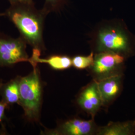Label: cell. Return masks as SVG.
Returning a JSON list of instances; mask_svg holds the SVG:
<instances>
[{
  "mask_svg": "<svg viewBox=\"0 0 135 135\" xmlns=\"http://www.w3.org/2000/svg\"><path fill=\"white\" fill-rule=\"evenodd\" d=\"M91 52H110L126 59L135 56V35L121 19L104 20L97 25L90 34Z\"/></svg>",
  "mask_w": 135,
  "mask_h": 135,
  "instance_id": "cell-1",
  "label": "cell"
},
{
  "mask_svg": "<svg viewBox=\"0 0 135 135\" xmlns=\"http://www.w3.org/2000/svg\"><path fill=\"white\" fill-rule=\"evenodd\" d=\"M6 17L19 32L20 36L33 50L42 53L46 48L44 40L45 19L48 15L38 10L34 4L10 5L5 12Z\"/></svg>",
  "mask_w": 135,
  "mask_h": 135,
  "instance_id": "cell-2",
  "label": "cell"
},
{
  "mask_svg": "<svg viewBox=\"0 0 135 135\" xmlns=\"http://www.w3.org/2000/svg\"><path fill=\"white\" fill-rule=\"evenodd\" d=\"M32 67V71L28 75L21 76L19 105L23 109L25 119L37 123L41 117L44 85L38 65Z\"/></svg>",
  "mask_w": 135,
  "mask_h": 135,
  "instance_id": "cell-3",
  "label": "cell"
},
{
  "mask_svg": "<svg viewBox=\"0 0 135 135\" xmlns=\"http://www.w3.org/2000/svg\"><path fill=\"white\" fill-rule=\"evenodd\" d=\"M127 60L120 55L113 53L95 54L93 63L87 70L93 80L99 82L108 78L124 74Z\"/></svg>",
  "mask_w": 135,
  "mask_h": 135,
  "instance_id": "cell-4",
  "label": "cell"
},
{
  "mask_svg": "<svg viewBox=\"0 0 135 135\" xmlns=\"http://www.w3.org/2000/svg\"><path fill=\"white\" fill-rule=\"evenodd\" d=\"M27 44L21 36L14 38L0 34V67H8L21 62H29Z\"/></svg>",
  "mask_w": 135,
  "mask_h": 135,
  "instance_id": "cell-5",
  "label": "cell"
},
{
  "mask_svg": "<svg viewBox=\"0 0 135 135\" xmlns=\"http://www.w3.org/2000/svg\"><path fill=\"white\" fill-rule=\"evenodd\" d=\"M94 118L84 120L77 117L60 122L53 129H45L41 134L47 135H96L98 128Z\"/></svg>",
  "mask_w": 135,
  "mask_h": 135,
  "instance_id": "cell-6",
  "label": "cell"
},
{
  "mask_svg": "<svg viewBox=\"0 0 135 135\" xmlns=\"http://www.w3.org/2000/svg\"><path fill=\"white\" fill-rule=\"evenodd\" d=\"M76 103L81 111L94 118L103 107L98 82L93 80L86 86L82 88L76 97Z\"/></svg>",
  "mask_w": 135,
  "mask_h": 135,
  "instance_id": "cell-7",
  "label": "cell"
},
{
  "mask_svg": "<svg viewBox=\"0 0 135 135\" xmlns=\"http://www.w3.org/2000/svg\"><path fill=\"white\" fill-rule=\"evenodd\" d=\"M125 74L117 75L98 82L103 107L108 108L120 96L123 88Z\"/></svg>",
  "mask_w": 135,
  "mask_h": 135,
  "instance_id": "cell-8",
  "label": "cell"
},
{
  "mask_svg": "<svg viewBox=\"0 0 135 135\" xmlns=\"http://www.w3.org/2000/svg\"><path fill=\"white\" fill-rule=\"evenodd\" d=\"M42 53L37 50H33L32 57L29 58V63L32 66L38 64H46L52 69L62 71L67 70L72 66V58L66 55H52L48 58H41Z\"/></svg>",
  "mask_w": 135,
  "mask_h": 135,
  "instance_id": "cell-9",
  "label": "cell"
},
{
  "mask_svg": "<svg viewBox=\"0 0 135 135\" xmlns=\"http://www.w3.org/2000/svg\"><path fill=\"white\" fill-rule=\"evenodd\" d=\"M135 121L110 122L99 126L96 135H135Z\"/></svg>",
  "mask_w": 135,
  "mask_h": 135,
  "instance_id": "cell-10",
  "label": "cell"
},
{
  "mask_svg": "<svg viewBox=\"0 0 135 135\" xmlns=\"http://www.w3.org/2000/svg\"><path fill=\"white\" fill-rule=\"evenodd\" d=\"M20 78L21 76H18L9 82L3 83L0 88L1 100L8 106L15 104H19Z\"/></svg>",
  "mask_w": 135,
  "mask_h": 135,
  "instance_id": "cell-11",
  "label": "cell"
},
{
  "mask_svg": "<svg viewBox=\"0 0 135 135\" xmlns=\"http://www.w3.org/2000/svg\"><path fill=\"white\" fill-rule=\"evenodd\" d=\"M94 54L92 52L87 56H76L72 58V66L78 70L88 69L94 61Z\"/></svg>",
  "mask_w": 135,
  "mask_h": 135,
  "instance_id": "cell-12",
  "label": "cell"
},
{
  "mask_svg": "<svg viewBox=\"0 0 135 135\" xmlns=\"http://www.w3.org/2000/svg\"><path fill=\"white\" fill-rule=\"evenodd\" d=\"M67 0H45L43 7L42 9L47 15L51 13H58L63 10Z\"/></svg>",
  "mask_w": 135,
  "mask_h": 135,
  "instance_id": "cell-13",
  "label": "cell"
},
{
  "mask_svg": "<svg viewBox=\"0 0 135 135\" xmlns=\"http://www.w3.org/2000/svg\"><path fill=\"white\" fill-rule=\"evenodd\" d=\"M8 106L2 100L0 101V125H1L2 130L4 132L5 128L4 126V122L6 119L5 111Z\"/></svg>",
  "mask_w": 135,
  "mask_h": 135,
  "instance_id": "cell-14",
  "label": "cell"
},
{
  "mask_svg": "<svg viewBox=\"0 0 135 135\" xmlns=\"http://www.w3.org/2000/svg\"><path fill=\"white\" fill-rule=\"evenodd\" d=\"M10 2V5L18 4H34L33 0H8Z\"/></svg>",
  "mask_w": 135,
  "mask_h": 135,
  "instance_id": "cell-15",
  "label": "cell"
},
{
  "mask_svg": "<svg viewBox=\"0 0 135 135\" xmlns=\"http://www.w3.org/2000/svg\"><path fill=\"white\" fill-rule=\"evenodd\" d=\"M4 16H6L5 12H4V13H0V17H4Z\"/></svg>",
  "mask_w": 135,
  "mask_h": 135,
  "instance_id": "cell-16",
  "label": "cell"
},
{
  "mask_svg": "<svg viewBox=\"0 0 135 135\" xmlns=\"http://www.w3.org/2000/svg\"><path fill=\"white\" fill-rule=\"evenodd\" d=\"M3 83V82L2 81V79H0V88H1V87L2 86V85Z\"/></svg>",
  "mask_w": 135,
  "mask_h": 135,
  "instance_id": "cell-17",
  "label": "cell"
},
{
  "mask_svg": "<svg viewBox=\"0 0 135 135\" xmlns=\"http://www.w3.org/2000/svg\"></svg>",
  "mask_w": 135,
  "mask_h": 135,
  "instance_id": "cell-18",
  "label": "cell"
}]
</instances>
